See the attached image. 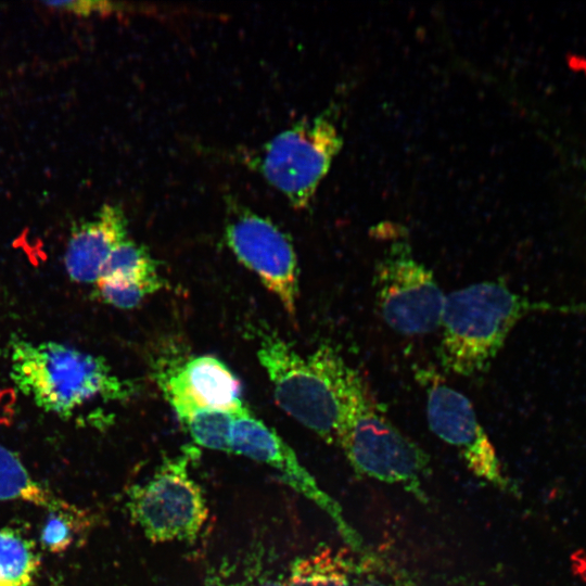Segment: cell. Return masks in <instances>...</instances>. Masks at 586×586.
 <instances>
[{"label": "cell", "mask_w": 586, "mask_h": 586, "mask_svg": "<svg viewBox=\"0 0 586 586\" xmlns=\"http://www.w3.org/2000/svg\"><path fill=\"white\" fill-rule=\"evenodd\" d=\"M10 377L39 408L61 418L93 399L125 400L135 390L102 357L58 342L14 340Z\"/></svg>", "instance_id": "2"}, {"label": "cell", "mask_w": 586, "mask_h": 586, "mask_svg": "<svg viewBox=\"0 0 586 586\" xmlns=\"http://www.w3.org/2000/svg\"><path fill=\"white\" fill-rule=\"evenodd\" d=\"M89 514L69 515L49 512L40 533V543L43 549L52 553L65 551L74 542L78 530L90 525Z\"/></svg>", "instance_id": "20"}, {"label": "cell", "mask_w": 586, "mask_h": 586, "mask_svg": "<svg viewBox=\"0 0 586 586\" xmlns=\"http://www.w3.org/2000/svg\"><path fill=\"white\" fill-rule=\"evenodd\" d=\"M335 443L358 474L398 484L425 501L428 454L387 419L362 377L349 366L342 383Z\"/></svg>", "instance_id": "1"}, {"label": "cell", "mask_w": 586, "mask_h": 586, "mask_svg": "<svg viewBox=\"0 0 586 586\" xmlns=\"http://www.w3.org/2000/svg\"><path fill=\"white\" fill-rule=\"evenodd\" d=\"M9 500L29 502L47 509L48 512L88 514L36 481L18 456L0 444V501Z\"/></svg>", "instance_id": "13"}, {"label": "cell", "mask_w": 586, "mask_h": 586, "mask_svg": "<svg viewBox=\"0 0 586 586\" xmlns=\"http://www.w3.org/2000/svg\"><path fill=\"white\" fill-rule=\"evenodd\" d=\"M256 586H286V584L282 583L280 581L270 579V581H265V582H263V583H260V584H258Z\"/></svg>", "instance_id": "22"}, {"label": "cell", "mask_w": 586, "mask_h": 586, "mask_svg": "<svg viewBox=\"0 0 586 586\" xmlns=\"http://www.w3.org/2000/svg\"><path fill=\"white\" fill-rule=\"evenodd\" d=\"M39 566L33 540L17 530H0V586H33Z\"/></svg>", "instance_id": "15"}, {"label": "cell", "mask_w": 586, "mask_h": 586, "mask_svg": "<svg viewBox=\"0 0 586 586\" xmlns=\"http://www.w3.org/2000/svg\"><path fill=\"white\" fill-rule=\"evenodd\" d=\"M229 586H243V585H241V584H234V585H229Z\"/></svg>", "instance_id": "24"}, {"label": "cell", "mask_w": 586, "mask_h": 586, "mask_svg": "<svg viewBox=\"0 0 586 586\" xmlns=\"http://www.w3.org/2000/svg\"><path fill=\"white\" fill-rule=\"evenodd\" d=\"M50 586H65L61 581H53Z\"/></svg>", "instance_id": "23"}, {"label": "cell", "mask_w": 586, "mask_h": 586, "mask_svg": "<svg viewBox=\"0 0 586 586\" xmlns=\"http://www.w3.org/2000/svg\"><path fill=\"white\" fill-rule=\"evenodd\" d=\"M95 285V294L101 301L118 308L130 309L161 289L163 282L98 280Z\"/></svg>", "instance_id": "19"}, {"label": "cell", "mask_w": 586, "mask_h": 586, "mask_svg": "<svg viewBox=\"0 0 586 586\" xmlns=\"http://www.w3.org/2000/svg\"><path fill=\"white\" fill-rule=\"evenodd\" d=\"M99 280L163 282L149 252L128 238L111 253Z\"/></svg>", "instance_id": "16"}, {"label": "cell", "mask_w": 586, "mask_h": 586, "mask_svg": "<svg viewBox=\"0 0 586 586\" xmlns=\"http://www.w3.org/2000/svg\"><path fill=\"white\" fill-rule=\"evenodd\" d=\"M426 392V416L432 432L460 454L476 476L502 491L513 487L502 472L499 459L480 424L471 402L449 386L441 375L429 370L417 374Z\"/></svg>", "instance_id": "8"}, {"label": "cell", "mask_w": 586, "mask_h": 586, "mask_svg": "<svg viewBox=\"0 0 586 586\" xmlns=\"http://www.w3.org/2000/svg\"><path fill=\"white\" fill-rule=\"evenodd\" d=\"M352 586H413L409 574L388 559L364 553L356 563Z\"/></svg>", "instance_id": "18"}, {"label": "cell", "mask_w": 586, "mask_h": 586, "mask_svg": "<svg viewBox=\"0 0 586 586\" xmlns=\"http://www.w3.org/2000/svg\"><path fill=\"white\" fill-rule=\"evenodd\" d=\"M533 304L502 283L483 281L445 296L437 356L443 368L458 375L487 369L507 336Z\"/></svg>", "instance_id": "3"}, {"label": "cell", "mask_w": 586, "mask_h": 586, "mask_svg": "<svg viewBox=\"0 0 586 586\" xmlns=\"http://www.w3.org/2000/svg\"><path fill=\"white\" fill-rule=\"evenodd\" d=\"M257 357L282 410L335 444L347 364L330 346L303 357L273 332H258Z\"/></svg>", "instance_id": "4"}, {"label": "cell", "mask_w": 586, "mask_h": 586, "mask_svg": "<svg viewBox=\"0 0 586 586\" xmlns=\"http://www.w3.org/2000/svg\"><path fill=\"white\" fill-rule=\"evenodd\" d=\"M230 453L273 468L291 488L311 500L334 522L345 543L355 551L364 550L362 539L346 521L340 505L302 466L295 451L246 407L234 413L230 432Z\"/></svg>", "instance_id": "9"}, {"label": "cell", "mask_w": 586, "mask_h": 586, "mask_svg": "<svg viewBox=\"0 0 586 586\" xmlns=\"http://www.w3.org/2000/svg\"><path fill=\"white\" fill-rule=\"evenodd\" d=\"M235 412L202 409L190 415L181 423L199 446L230 453V432Z\"/></svg>", "instance_id": "17"}, {"label": "cell", "mask_w": 586, "mask_h": 586, "mask_svg": "<svg viewBox=\"0 0 586 586\" xmlns=\"http://www.w3.org/2000/svg\"><path fill=\"white\" fill-rule=\"evenodd\" d=\"M225 237L235 257L293 316L298 296V264L289 237L270 219L247 209L230 218Z\"/></svg>", "instance_id": "10"}, {"label": "cell", "mask_w": 586, "mask_h": 586, "mask_svg": "<svg viewBox=\"0 0 586 586\" xmlns=\"http://www.w3.org/2000/svg\"><path fill=\"white\" fill-rule=\"evenodd\" d=\"M46 5L64 12H68L78 16L97 15H110L117 12L128 11L129 8H125L123 3L110 2V1H49Z\"/></svg>", "instance_id": "21"}, {"label": "cell", "mask_w": 586, "mask_h": 586, "mask_svg": "<svg viewBox=\"0 0 586 586\" xmlns=\"http://www.w3.org/2000/svg\"><path fill=\"white\" fill-rule=\"evenodd\" d=\"M356 563L330 548L297 558L290 568L286 586H352Z\"/></svg>", "instance_id": "14"}, {"label": "cell", "mask_w": 586, "mask_h": 586, "mask_svg": "<svg viewBox=\"0 0 586 586\" xmlns=\"http://www.w3.org/2000/svg\"><path fill=\"white\" fill-rule=\"evenodd\" d=\"M190 454L165 459L127 493L130 520L152 543H191L207 521L205 496L188 471Z\"/></svg>", "instance_id": "6"}, {"label": "cell", "mask_w": 586, "mask_h": 586, "mask_svg": "<svg viewBox=\"0 0 586 586\" xmlns=\"http://www.w3.org/2000/svg\"><path fill=\"white\" fill-rule=\"evenodd\" d=\"M156 380L180 422L202 409L235 412L244 407L241 382L214 356L163 361Z\"/></svg>", "instance_id": "11"}, {"label": "cell", "mask_w": 586, "mask_h": 586, "mask_svg": "<svg viewBox=\"0 0 586 586\" xmlns=\"http://www.w3.org/2000/svg\"><path fill=\"white\" fill-rule=\"evenodd\" d=\"M127 239L123 209L104 204L93 217L74 225L64 255L68 277L78 283L97 282L114 249Z\"/></svg>", "instance_id": "12"}, {"label": "cell", "mask_w": 586, "mask_h": 586, "mask_svg": "<svg viewBox=\"0 0 586 586\" xmlns=\"http://www.w3.org/2000/svg\"><path fill=\"white\" fill-rule=\"evenodd\" d=\"M373 278L377 306L394 331L420 335L441 327L446 295L406 241L387 247L377 263Z\"/></svg>", "instance_id": "7"}, {"label": "cell", "mask_w": 586, "mask_h": 586, "mask_svg": "<svg viewBox=\"0 0 586 586\" xmlns=\"http://www.w3.org/2000/svg\"><path fill=\"white\" fill-rule=\"evenodd\" d=\"M343 145L332 111L304 118L267 141L253 166L297 209L309 206Z\"/></svg>", "instance_id": "5"}]
</instances>
